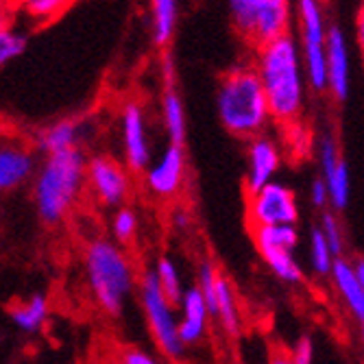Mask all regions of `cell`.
Instances as JSON below:
<instances>
[{
    "mask_svg": "<svg viewBox=\"0 0 364 364\" xmlns=\"http://www.w3.org/2000/svg\"><path fill=\"white\" fill-rule=\"evenodd\" d=\"M253 68L259 77L271 109V120L284 129H296L306 112V70L299 44L284 36L255 48Z\"/></svg>",
    "mask_w": 364,
    "mask_h": 364,
    "instance_id": "1",
    "label": "cell"
},
{
    "mask_svg": "<svg viewBox=\"0 0 364 364\" xmlns=\"http://www.w3.org/2000/svg\"><path fill=\"white\" fill-rule=\"evenodd\" d=\"M216 112L220 124L231 136L253 140L267 134L271 109L253 63L231 68L218 83Z\"/></svg>",
    "mask_w": 364,
    "mask_h": 364,
    "instance_id": "2",
    "label": "cell"
},
{
    "mask_svg": "<svg viewBox=\"0 0 364 364\" xmlns=\"http://www.w3.org/2000/svg\"><path fill=\"white\" fill-rule=\"evenodd\" d=\"M87 179V159L81 149L48 155L36 173L33 201L46 225H59L77 205Z\"/></svg>",
    "mask_w": 364,
    "mask_h": 364,
    "instance_id": "3",
    "label": "cell"
},
{
    "mask_svg": "<svg viewBox=\"0 0 364 364\" xmlns=\"http://www.w3.org/2000/svg\"><path fill=\"white\" fill-rule=\"evenodd\" d=\"M85 277L94 301L107 316H120L129 296L136 290V269L129 253L105 238H96L85 247Z\"/></svg>",
    "mask_w": 364,
    "mask_h": 364,
    "instance_id": "4",
    "label": "cell"
},
{
    "mask_svg": "<svg viewBox=\"0 0 364 364\" xmlns=\"http://www.w3.org/2000/svg\"><path fill=\"white\" fill-rule=\"evenodd\" d=\"M227 9L234 28L253 48L290 36L294 14L288 0H231Z\"/></svg>",
    "mask_w": 364,
    "mask_h": 364,
    "instance_id": "5",
    "label": "cell"
},
{
    "mask_svg": "<svg viewBox=\"0 0 364 364\" xmlns=\"http://www.w3.org/2000/svg\"><path fill=\"white\" fill-rule=\"evenodd\" d=\"M140 304L157 349L168 360H181L186 347L179 338V318L175 306L164 296L155 271H144L140 279Z\"/></svg>",
    "mask_w": 364,
    "mask_h": 364,
    "instance_id": "6",
    "label": "cell"
},
{
    "mask_svg": "<svg viewBox=\"0 0 364 364\" xmlns=\"http://www.w3.org/2000/svg\"><path fill=\"white\" fill-rule=\"evenodd\" d=\"M294 16L299 24V50L306 81L314 92H327V24L323 7L316 0H301Z\"/></svg>",
    "mask_w": 364,
    "mask_h": 364,
    "instance_id": "7",
    "label": "cell"
},
{
    "mask_svg": "<svg viewBox=\"0 0 364 364\" xmlns=\"http://www.w3.org/2000/svg\"><path fill=\"white\" fill-rule=\"evenodd\" d=\"M255 242L257 253L264 264L273 271V275L286 284H301L304 269L294 259V249L299 247V229L294 225H277V227H257L249 229Z\"/></svg>",
    "mask_w": 364,
    "mask_h": 364,
    "instance_id": "8",
    "label": "cell"
},
{
    "mask_svg": "<svg viewBox=\"0 0 364 364\" xmlns=\"http://www.w3.org/2000/svg\"><path fill=\"white\" fill-rule=\"evenodd\" d=\"M299 223V203L296 194L282 181H271L257 192L247 194V225L257 227H277Z\"/></svg>",
    "mask_w": 364,
    "mask_h": 364,
    "instance_id": "9",
    "label": "cell"
},
{
    "mask_svg": "<svg viewBox=\"0 0 364 364\" xmlns=\"http://www.w3.org/2000/svg\"><path fill=\"white\" fill-rule=\"evenodd\" d=\"M87 181L105 208H124L131 192V177L122 164L107 155H94L87 159Z\"/></svg>",
    "mask_w": 364,
    "mask_h": 364,
    "instance_id": "10",
    "label": "cell"
},
{
    "mask_svg": "<svg viewBox=\"0 0 364 364\" xmlns=\"http://www.w3.org/2000/svg\"><path fill=\"white\" fill-rule=\"evenodd\" d=\"M120 136L127 168L131 173H144L151 166V144L146 131V116L140 103H124L120 112Z\"/></svg>",
    "mask_w": 364,
    "mask_h": 364,
    "instance_id": "11",
    "label": "cell"
},
{
    "mask_svg": "<svg viewBox=\"0 0 364 364\" xmlns=\"http://www.w3.org/2000/svg\"><path fill=\"white\" fill-rule=\"evenodd\" d=\"M146 188L159 198H173L186 181V151L179 144H168L161 157L144 171Z\"/></svg>",
    "mask_w": 364,
    "mask_h": 364,
    "instance_id": "12",
    "label": "cell"
},
{
    "mask_svg": "<svg viewBox=\"0 0 364 364\" xmlns=\"http://www.w3.org/2000/svg\"><path fill=\"white\" fill-rule=\"evenodd\" d=\"M247 166H249L247 179H245L247 194L257 192L259 188L275 181V173L282 166V149H279V144L273 138H269L267 134L249 140Z\"/></svg>",
    "mask_w": 364,
    "mask_h": 364,
    "instance_id": "13",
    "label": "cell"
},
{
    "mask_svg": "<svg viewBox=\"0 0 364 364\" xmlns=\"http://www.w3.org/2000/svg\"><path fill=\"white\" fill-rule=\"evenodd\" d=\"M327 92H332L336 101H345L351 90V59L345 33L338 24L327 28Z\"/></svg>",
    "mask_w": 364,
    "mask_h": 364,
    "instance_id": "14",
    "label": "cell"
},
{
    "mask_svg": "<svg viewBox=\"0 0 364 364\" xmlns=\"http://www.w3.org/2000/svg\"><path fill=\"white\" fill-rule=\"evenodd\" d=\"M181 316H179V338L183 343V347H194L198 345L205 334H208V318H210V310L208 304L203 299L201 290L196 286L186 288L181 304H179Z\"/></svg>",
    "mask_w": 364,
    "mask_h": 364,
    "instance_id": "15",
    "label": "cell"
},
{
    "mask_svg": "<svg viewBox=\"0 0 364 364\" xmlns=\"http://www.w3.org/2000/svg\"><path fill=\"white\" fill-rule=\"evenodd\" d=\"M38 173V161L28 149L16 144L0 146V194L11 192Z\"/></svg>",
    "mask_w": 364,
    "mask_h": 364,
    "instance_id": "16",
    "label": "cell"
},
{
    "mask_svg": "<svg viewBox=\"0 0 364 364\" xmlns=\"http://www.w3.org/2000/svg\"><path fill=\"white\" fill-rule=\"evenodd\" d=\"M332 284L341 296L343 306L347 308V312L362 325L364 329V290L355 279L353 273V264L347 257H338L334 262V269H332Z\"/></svg>",
    "mask_w": 364,
    "mask_h": 364,
    "instance_id": "17",
    "label": "cell"
},
{
    "mask_svg": "<svg viewBox=\"0 0 364 364\" xmlns=\"http://www.w3.org/2000/svg\"><path fill=\"white\" fill-rule=\"evenodd\" d=\"M81 136H83V124L75 118H63L38 131L36 144H38V151L46 153L48 157L55 153L79 149Z\"/></svg>",
    "mask_w": 364,
    "mask_h": 364,
    "instance_id": "18",
    "label": "cell"
},
{
    "mask_svg": "<svg viewBox=\"0 0 364 364\" xmlns=\"http://www.w3.org/2000/svg\"><path fill=\"white\" fill-rule=\"evenodd\" d=\"M48 310H50V304L46 299V294L36 292V294H31L26 301L16 304L9 310V318L20 329V332H24V334H36V332H40L42 325L46 323Z\"/></svg>",
    "mask_w": 364,
    "mask_h": 364,
    "instance_id": "19",
    "label": "cell"
},
{
    "mask_svg": "<svg viewBox=\"0 0 364 364\" xmlns=\"http://www.w3.org/2000/svg\"><path fill=\"white\" fill-rule=\"evenodd\" d=\"M179 22L177 0H155L151 5V38L157 48H166L175 38Z\"/></svg>",
    "mask_w": 364,
    "mask_h": 364,
    "instance_id": "20",
    "label": "cell"
},
{
    "mask_svg": "<svg viewBox=\"0 0 364 364\" xmlns=\"http://www.w3.org/2000/svg\"><path fill=\"white\" fill-rule=\"evenodd\" d=\"M214 316L220 321V327L227 336H238L240 334V310H238V301H236V292L231 282L225 275H218L216 282V308H214Z\"/></svg>",
    "mask_w": 364,
    "mask_h": 364,
    "instance_id": "21",
    "label": "cell"
},
{
    "mask_svg": "<svg viewBox=\"0 0 364 364\" xmlns=\"http://www.w3.org/2000/svg\"><path fill=\"white\" fill-rule=\"evenodd\" d=\"M161 118L164 127H166V134L171 144L183 146L186 140V109L181 103V96L173 85H166L161 94Z\"/></svg>",
    "mask_w": 364,
    "mask_h": 364,
    "instance_id": "22",
    "label": "cell"
},
{
    "mask_svg": "<svg viewBox=\"0 0 364 364\" xmlns=\"http://www.w3.org/2000/svg\"><path fill=\"white\" fill-rule=\"evenodd\" d=\"M155 275H157V284L164 292V296L173 304L179 306L181 304V296H183V284H181V275L177 264L168 257V255H161L155 264Z\"/></svg>",
    "mask_w": 364,
    "mask_h": 364,
    "instance_id": "23",
    "label": "cell"
},
{
    "mask_svg": "<svg viewBox=\"0 0 364 364\" xmlns=\"http://www.w3.org/2000/svg\"><path fill=\"white\" fill-rule=\"evenodd\" d=\"M310 267L314 271L316 277H329L332 275V269H334V253L332 249H329L325 236L321 234V229L318 227H312L310 229Z\"/></svg>",
    "mask_w": 364,
    "mask_h": 364,
    "instance_id": "24",
    "label": "cell"
},
{
    "mask_svg": "<svg viewBox=\"0 0 364 364\" xmlns=\"http://www.w3.org/2000/svg\"><path fill=\"white\" fill-rule=\"evenodd\" d=\"M325 186H327V192H329V205H332L334 212H341L349 205V198H351V175H349V164L343 159L338 164L336 173L329 177V179H323Z\"/></svg>",
    "mask_w": 364,
    "mask_h": 364,
    "instance_id": "25",
    "label": "cell"
},
{
    "mask_svg": "<svg viewBox=\"0 0 364 364\" xmlns=\"http://www.w3.org/2000/svg\"><path fill=\"white\" fill-rule=\"evenodd\" d=\"M68 7H70V3H65V0H26V3L18 5V9L22 14H26L36 22H50V20L59 18Z\"/></svg>",
    "mask_w": 364,
    "mask_h": 364,
    "instance_id": "26",
    "label": "cell"
},
{
    "mask_svg": "<svg viewBox=\"0 0 364 364\" xmlns=\"http://www.w3.org/2000/svg\"><path fill=\"white\" fill-rule=\"evenodd\" d=\"M316 151H318V166H321V179H329L338 164L343 161L341 157V151H338V142L334 138V134H323L318 138V144H316Z\"/></svg>",
    "mask_w": 364,
    "mask_h": 364,
    "instance_id": "27",
    "label": "cell"
},
{
    "mask_svg": "<svg viewBox=\"0 0 364 364\" xmlns=\"http://www.w3.org/2000/svg\"><path fill=\"white\" fill-rule=\"evenodd\" d=\"M112 231H114V238H116V245L124 247V245H131L138 234V216L131 208H118L114 212V218H112Z\"/></svg>",
    "mask_w": 364,
    "mask_h": 364,
    "instance_id": "28",
    "label": "cell"
},
{
    "mask_svg": "<svg viewBox=\"0 0 364 364\" xmlns=\"http://www.w3.org/2000/svg\"><path fill=\"white\" fill-rule=\"evenodd\" d=\"M321 234L325 236L329 249H332L334 257H345V236H343V227L338 223V216L334 210H323L321 214Z\"/></svg>",
    "mask_w": 364,
    "mask_h": 364,
    "instance_id": "29",
    "label": "cell"
},
{
    "mask_svg": "<svg viewBox=\"0 0 364 364\" xmlns=\"http://www.w3.org/2000/svg\"><path fill=\"white\" fill-rule=\"evenodd\" d=\"M26 50V36L16 28H3L0 31V68L9 61L18 59Z\"/></svg>",
    "mask_w": 364,
    "mask_h": 364,
    "instance_id": "30",
    "label": "cell"
},
{
    "mask_svg": "<svg viewBox=\"0 0 364 364\" xmlns=\"http://www.w3.org/2000/svg\"><path fill=\"white\" fill-rule=\"evenodd\" d=\"M218 271L210 259H203L198 264V284L196 288L201 290L203 299L208 304L210 316H214V308H216V282H218Z\"/></svg>",
    "mask_w": 364,
    "mask_h": 364,
    "instance_id": "31",
    "label": "cell"
},
{
    "mask_svg": "<svg viewBox=\"0 0 364 364\" xmlns=\"http://www.w3.org/2000/svg\"><path fill=\"white\" fill-rule=\"evenodd\" d=\"M288 353L294 364H314V341L310 336H299Z\"/></svg>",
    "mask_w": 364,
    "mask_h": 364,
    "instance_id": "32",
    "label": "cell"
},
{
    "mask_svg": "<svg viewBox=\"0 0 364 364\" xmlns=\"http://www.w3.org/2000/svg\"><path fill=\"white\" fill-rule=\"evenodd\" d=\"M310 201H312V205L316 210H327L329 208V192H327V186H325V181L321 177L314 179L312 186H310Z\"/></svg>",
    "mask_w": 364,
    "mask_h": 364,
    "instance_id": "33",
    "label": "cell"
},
{
    "mask_svg": "<svg viewBox=\"0 0 364 364\" xmlns=\"http://www.w3.org/2000/svg\"><path fill=\"white\" fill-rule=\"evenodd\" d=\"M122 364H161V362L144 349H127L122 353Z\"/></svg>",
    "mask_w": 364,
    "mask_h": 364,
    "instance_id": "34",
    "label": "cell"
},
{
    "mask_svg": "<svg viewBox=\"0 0 364 364\" xmlns=\"http://www.w3.org/2000/svg\"><path fill=\"white\" fill-rule=\"evenodd\" d=\"M355 40L364 55V3H360V7L355 11Z\"/></svg>",
    "mask_w": 364,
    "mask_h": 364,
    "instance_id": "35",
    "label": "cell"
},
{
    "mask_svg": "<svg viewBox=\"0 0 364 364\" xmlns=\"http://www.w3.org/2000/svg\"><path fill=\"white\" fill-rule=\"evenodd\" d=\"M11 18H14L11 7H9V5H5V3H0V31L11 26Z\"/></svg>",
    "mask_w": 364,
    "mask_h": 364,
    "instance_id": "36",
    "label": "cell"
},
{
    "mask_svg": "<svg viewBox=\"0 0 364 364\" xmlns=\"http://www.w3.org/2000/svg\"><path fill=\"white\" fill-rule=\"evenodd\" d=\"M351 264H353L355 279H358V284H360L362 290H364V257H355V259H351Z\"/></svg>",
    "mask_w": 364,
    "mask_h": 364,
    "instance_id": "37",
    "label": "cell"
},
{
    "mask_svg": "<svg viewBox=\"0 0 364 364\" xmlns=\"http://www.w3.org/2000/svg\"><path fill=\"white\" fill-rule=\"evenodd\" d=\"M269 364H294V362H292V358H290V353H288V351L277 349V351L271 355V362H269Z\"/></svg>",
    "mask_w": 364,
    "mask_h": 364,
    "instance_id": "38",
    "label": "cell"
},
{
    "mask_svg": "<svg viewBox=\"0 0 364 364\" xmlns=\"http://www.w3.org/2000/svg\"><path fill=\"white\" fill-rule=\"evenodd\" d=\"M173 220H175V225L177 227H188L190 225V214L186 212V210H175V214H173Z\"/></svg>",
    "mask_w": 364,
    "mask_h": 364,
    "instance_id": "39",
    "label": "cell"
},
{
    "mask_svg": "<svg viewBox=\"0 0 364 364\" xmlns=\"http://www.w3.org/2000/svg\"><path fill=\"white\" fill-rule=\"evenodd\" d=\"M360 343H362V353H364V329L360 332Z\"/></svg>",
    "mask_w": 364,
    "mask_h": 364,
    "instance_id": "40",
    "label": "cell"
}]
</instances>
